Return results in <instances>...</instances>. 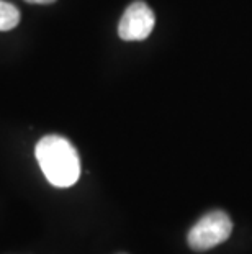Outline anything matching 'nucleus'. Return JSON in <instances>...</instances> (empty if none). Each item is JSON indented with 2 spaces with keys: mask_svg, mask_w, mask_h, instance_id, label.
<instances>
[{
  "mask_svg": "<svg viewBox=\"0 0 252 254\" xmlns=\"http://www.w3.org/2000/svg\"><path fill=\"white\" fill-rule=\"evenodd\" d=\"M26 2H30V3H40V5H48V3L56 2V0H26Z\"/></svg>",
  "mask_w": 252,
  "mask_h": 254,
  "instance_id": "5",
  "label": "nucleus"
},
{
  "mask_svg": "<svg viewBox=\"0 0 252 254\" xmlns=\"http://www.w3.org/2000/svg\"><path fill=\"white\" fill-rule=\"evenodd\" d=\"M35 154L43 174L54 187H71L79 181V153L66 138L57 134L41 138L36 144Z\"/></svg>",
  "mask_w": 252,
  "mask_h": 254,
  "instance_id": "1",
  "label": "nucleus"
},
{
  "mask_svg": "<svg viewBox=\"0 0 252 254\" xmlns=\"http://www.w3.org/2000/svg\"><path fill=\"white\" fill-rule=\"evenodd\" d=\"M20 21V12L15 5L0 0V31L15 28Z\"/></svg>",
  "mask_w": 252,
  "mask_h": 254,
  "instance_id": "4",
  "label": "nucleus"
},
{
  "mask_svg": "<svg viewBox=\"0 0 252 254\" xmlns=\"http://www.w3.org/2000/svg\"><path fill=\"white\" fill-rule=\"evenodd\" d=\"M155 18L152 10L144 2H133L125 10L118 25V35L125 41H141L151 35Z\"/></svg>",
  "mask_w": 252,
  "mask_h": 254,
  "instance_id": "3",
  "label": "nucleus"
},
{
  "mask_svg": "<svg viewBox=\"0 0 252 254\" xmlns=\"http://www.w3.org/2000/svg\"><path fill=\"white\" fill-rule=\"evenodd\" d=\"M233 223L231 218L221 210L206 213L202 220H198L189 233V246L195 251H206L221 245L231 236Z\"/></svg>",
  "mask_w": 252,
  "mask_h": 254,
  "instance_id": "2",
  "label": "nucleus"
}]
</instances>
